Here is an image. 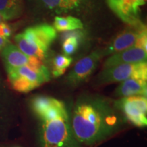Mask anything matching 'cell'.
<instances>
[{
	"mask_svg": "<svg viewBox=\"0 0 147 147\" xmlns=\"http://www.w3.org/2000/svg\"><path fill=\"white\" fill-rule=\"evenodd\" d=\"M146 0H106L108 7L119 18L128 25L142 23L140 20V8Z\"/></svg>",
	"mask_w": 147,
	"mask_h": 147,
	"instance_id": "ba28073f",
	"label": "cell"
},
{
	"mask_svg": "<svg viewBox=\"0 0 147 147\" xmlns=\"http://www.w3.org/2000/svg\"><path fill=\"white\" fill-rule=\"evenodd\" d=\"M101 57L102 53L95 51L79 60L68 74L69 83L76 85L87 80L96 68Z\"/></svg>",
	"mask_w": 147,
	"mask_h": 147,
	"instance_id": "9c48e42d",
	"label": "cell"
},
{
	"mask_svg": "<svg viewBox=\"0 0 147 147\" xmlns=\"http://www.w3.org/2000/svg\"><path fill=\"white\" fill-rule=\"evenodd\" d=\"M147 80L140 78H129L121 82L115 90L117 96L128 97L145 96L147 94Z\"/></svg>",
	"mask_w": 147,
	"mask_h": 147,
	"instance_id": "7c38bea8",
	"label": "cell"
},
{
	"mask_svg": "<svg viewBox=\"0 0 147 147\" xmlns=\"http://www.w3.org/2000/svg\"><path fill=\"white\" fill-rule=\"evenodd\" d=\"M13 89L21 93H28L50 80L51 74L44 63L6 68Z\"/></svg>",
	"mask_w": 147,
	"mask_h": 147,
	"instance_id": "277c9868",
	"label": "cell"
},
{
	"mask_svg": "<svg viewBox=\"0 0 147 147\" xmlns=\"http://www.w3.org/2000/svg\"><path fill=\"white\" fill-rule=\"evenodd\" d=\"M129 78L147 80L146 62L121 64L103 69L99 75L98 80L101 84H108L122 82Z\"/></svg>",
	"mask_w": 147,
	"mask_h": 147,
	"instance_id": "5b68a950",
	"label": "cell"
},
{
	"mask_svg": "<svg viewBox=\"0 0 147 147\" xmlns=\"http://www.w3.org/2000/svg\"><path fill=\"white\" fill-rule=\"evenodd\" d=\"M119 111L102 97L80 98L70 116L76 140L82 146H92L117 133L125 124V117Z\"/></svg>",
	"mask_w": 147,
	"mask_h": 147,
	"instance_id": "6da1fadb",
	"label": "cell"
},
{
	"mask_svg": "<svg viewBox=\"0 0 147 147\" xmlns=\"http://www.w3.org/2000/svg\"><path fill=\"white\" fill-rule=\"evenodd\" d=\"M23 11V0H0V14L5 21L19 18Z\"/></svg>",
	"mask_w": 147,
	"mask_h": 147,
	"instance_id": "5bb4252c",
	"label": "cell"
},
{
	"mask_svg": "<svg viewBox=\"0 0 147 147\" xmlns=\"http://www.w3.org/2000/svg\"><path fill=\"white\" fill-rule=\"evenodd\" d=\"M79 40L75 38H69L63 41L62 49L65 55L69 56L77 51L79 47Z\"/></svg>",
	"mask_w": 147,
	"mask_h": 147,
	"instance_id": "e0dca14e",
	"label": "cell"
},
{
	"mask_svg": "<svg viewBox=\"0 0 147 147\" xmlns=\"http://www.w3.org/2000/svg\"><path fill=\"white\" fill-rule=\"evenodd\" d=\"M115 106L134 125L142 127L147 125V99L145 96L122 97Z\"/></svg>",
	"mask_w": 147,
	"mask_h": 147,
	"instance_id": "8992f818",
	"label": "cell"
},
{
	"mask_svg": "<svg viewBox=\"0 0 147 147\" xmlns=\"http://www.w3.org/2000/svg\"><path fill=\"white\" fill-rule=\"evenodd\" d=\"M72 61L73 59L71 57L65 55H59L55 57L53 62V76L57 78L63 75L72 63Z\"/></svg>",
	"mask_w": 147,
	"mask_h": 147,
	"instance_id": "2e32d148",
	"label": "cell"
},
{
	"mask_svg": "<svg viewBox=\"0 0 147 147\" xmlns=\"http://www.w3.org/2000/svg\"><path fill=\"white\" fill-rule=\"evenodd\" d=\"M12 31L11 27L9 26L8 24H6L4 22L0 23V37L5 38V39L8 40L12 35Z\"/></svg>",
	"mask_w": 147,
	"mask_h": 147,
	"instance_id": "d6986e66",
	"label": "cell"
},
{
	"mask_svg": "<svg viewBox=\"0 0 147 147\" xmlns=\"http://www.w3.org/2000/svg\"><path fill=\"white\" fill-rule=\"evenodd\" d=\"M41 6L57 13L67 12L78 8L84 0H34Z\"/></svg>",
	"mask_w": 147,
	"mask_h": 147,
	"instance_id": "4fadbf2b",
	"label": "cell"
},
{
	"mask_svg": "<svg viewBox=\"0 0 147 147\" xmlns=\"http://www.w3.org/2000/svg\"><path fill=\"white\" fill-rule=\"evenodd\" d=\"M57 37V33L52 25L42 23L29 27L16 34L14 41L24 54L42 61Z\"/></svg>",
	"mask_w": 147,
	"mask_h": 147,
	"instance_id": "3957f363",
	"label": "cell"
},
{
	"mask_svg": "<svg viewBox=\"0 0 147 147\" xmlns=\"http://www.w3.org/2000/svg\"><path fill=\"white\" fill-rule=\"evenodd\" d=\"M144 35H147L146 27L142 22L137 25H129L113 40L103 54L113 55L132 47H136L139 40Z\"/></svg>",
	"mask_w": 147,
	"mask_h": 147,
	"instance_id": "52a82bcc",
	"label": "cell"
},
{
	"mask_svg": "<svg viewBox=\"0 0 147 147\" xmlns=\"http://www.w3.org/2000/svg\"><path fill=\"white\" fill-rule=\"evenodd\" d=\"M53 27L58 32H69V31L82 29L83 23L78 18L71 16H55Z\"/></svg>",
	"mask_w": 147,
	"mask_h": 147,
	"instance_id": "9a60e30c",
	"label": "cell"
},
{
	"mask_svg": "<svg viewBox=\"0 0 147 147\" xmlns=\"http://www.w3.org/2000/svg\"><path fill=\"white\" fill-rule=\"evenodd\" d=\"M4 94V89H3V84L1 79V75H0V108L1 105V99H2L3 95Z\"/></svg>",
	"mask_w": 147,
	"mask_h": 147,
	"instance_id": "44dd1931",
	"label": "cell"
},
{
	"mask_svg": "<svg viewBox=\"0 0 147 147\" xmlns=\"http://www.w3.org/2000/svg\"><path fill=\"white\" fill-rule=\"evenodd\" d=\"M8 43H10V41H9L8 40H6L5 39V38L0 37V53L1 52V51L3 50V48L8 45Z\"/></svg>",
	"mask_w": 147,
	"mask_h": 147,
	"instance_id": "ffe728a7",
	"label": "cell"
},
{
	"mask_svg": "<svg viewBox=\"0 0 147 147\" xmlns=\"http://www.w3.org/2000/svg\"><path fill=\"white\" fill-rule=\"evenodd\" d=\"M3 20V19L2 16H1V14H0V23H1V22H2Z\"/></svg>",
	"mask_w": 147,
	"mask_h": 147,
	"instance_id": "7402d4cb",
	"label": "cell"
},
{
	"mask_svg": "<svg viewBox=\"0 0 147 147\" xmlns=\"http://www.w3.org/2000/svg\"><path fill=\"white\" fill-rule=\"evenodd\" d=\"M31 108L39 121L40 147H82L74 135L65 104L48 96H36Z\"/></svg>",
	"mask_w": 147,
	"mask_h": 147,
	"instance_id": "7a4b0ae2",
	"label": "cell"
},
{
	"mask_svg": "<svg viewBox=\"0 0 147 147\" xmlns=\"http://www.w3.org/2000/svg\"><path fill=\"white\" fill-rule=\"evenodd\" d=\"M147 51L139 47H132L127 50L112 55L105 61L103 69L121 64L138 63L146 62Z\"/></svg>",
	"mask_w": 147,
	"mask_h": 147,
	"instance_id": "8fae6325",
	"label": "cell"
},
{
	"mask_svg": "<svg viewBox=\"0 0 147 147\" xmlns=\"http://www.w3.org/2000/svg\"><path fill=\"white\" fill-rule=\"evenodd\" d=\"M1 56L5 69L14 68L24 65H40L42 61L34 57L27 56L19 50L16 46L8 43L1 51Z\"/></svg>",
	"mask_w": 147,
	"mask_h": 147,
	"instance_id": "30bf717a",
	"label": "cell"
},
{
	"mask_svg": "<svg viewBox=\"0 0 147 147\" xmlns=\"http://www.w3.org/2000/svg\"><path fill=\"white\" fill-rule=\"evenodd\" d=\"M84 37V33L81 29H76V30L69 31L65 32L61 35V40L64 41L69 38H75L79 41H80Z\"/></svg>",
	"mask_w": 147,
	"mask_h": 147,
	"instance_id": "ac0fdd59",
	"label": "cell"
}]
</instances>
